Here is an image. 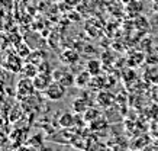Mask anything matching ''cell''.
I'll return each instance as SVG.
<instances>
[{"mask_svg": "<svg viewBox=\"0 0 158 151\" xmlns=\"http://www.w3.org/2000/svg\"><path fill=\"white\" fill-rule=\"evenodd\" d=\"M45 94L49 100H61L64 96H65V86L61 84L60 82L54 80L52 83L49 84V87L45 90Z\"/></svg>", "mask_w": 158, "mask_h": 151, "instance_id": "6da1fadb", "label": "cell"}, {"mask_svg": "<svg viewBox=\"0 0 158 151\" xmlns=\"http://www.w3.org/2000/svg\"><path fill=\"white\" fill-rule=\"evenodd\" d=\"M34 82V86H35V90L38 92H45L47 89L49 87V84L54 82V77H52V73H38L32 78Z\"/></svg>", "mask_w": 158, "mask_h": 151, "instance_id": "7a4b0ae2", "label": "cell"}, {"mask_svg": "<svg viewBox=\"0 0 158 151\" xmlns=\"http://www.w3.org/2000/svg\"><path fill=\"white\" fill-rule=\"evenodd\" d=\"M35 90V86H34V82L32 78L29 77H25L22 78L19 83H18V93H19V98L23 99V98H29Z\"/></svg>", "mask_w": 158, "mask_h": 151, "instance_id": "3957f363", "label": "cell"}, {"mask_svg": "<svg viewBox=\"0 0 158 151\" xmlns=\"http://www.w3.org/2000/svg\"><path fill=\"white\" fill-rule=\"evenodd\" d=\"M60 60H61L64 64H67V65H73V64H76L77 61L80 60V54H78V51H76L74 48H68V49H65V51L61 52Z\"/></svg>", "mask_w": 158, "mask_h": 151, "instance_id": "277c9868", "label": "cell"}, {"mask_svg": "<svg viewBox=\"0 0 158 151\" xmlns=\"http://www.w3.org/2000/svg\"><path fill=\"white\" fill-rule=\"evenodd\" d=\"M96 100H97V105H100L102 107H110L115 103L116 98L109 92H100V93H97Z\"/></svg>", "mask_w": 158, "mask_h": 151, "instance_id": "5b68a950", "label": "cell"}, {"mask_svg": "<svg viewBox=\"0 0 158 151\" xmlns=\"http://www.w3.org/2000/svg\"><path fill=\"white\" fill-rule=\"evenodd\" d=\"M76 119L77 118H74L73 113L65 112L60 116V125H61V128H64V129H70L71 127L76 125Z\"/></svg>", "mask_w": 158, "mask_h": 151, "instance_id": "8992f818", "label": "cell"}, {"mask_svg": "<svg viewBox=\"0 0 158 151\" xmlns=\"http://www.w3.org/2000/svg\"><path fill=\"white\" fill-rule=\"evenodd\" d=\"M90 107V105H89V100H86V99H76L74 102H73V111L77 113V115H83V113L86 112L87 109Z\"/></svg>", "mask_w": 158, "mask_h": 151, "instance_id": "52a82bcc", "label": "cell"}, {"mask_svg": "<svg viewBox=\"0 0 158 151\" xmlns=\"http://www.w3.org/2000/svg\"><path fill=\"white\" fill-rule=\"evenodd\" d=\"M100 68H102V63L96 58H91L86 63V71H89L91 76H99Z\"/></svg>", "mask_w": 158, "mask_h": 151, "instance_id": "ba28073f", "label": "cell"}, {"mask_svg": "<svg viewBox=\"0 0 158 151\" xmlns=\"http://www.w3.org/2000/svg\"><path fill=\"white\" fill-rule=\"evenodd\" d=\"M20 58H22V57H19V55L16 57V55H13V54H10L6 65H7L12 71H22V63H20Z\"/></svg>", "mask_w": 158, "mask_h": 151, "instance_id": "9c48e42d", "label": "cell"}, {"mask_svg": "<svg viewBox=\"0 0 158 151\" xmlns=\"http://www.w3.org/2000/svg\"><path fill=\"white\" fill-rule=\"evenodd\" d=\"M109 127V121L103 116H99L97 119H94L93 122H90V129L91 131H102V129H106Z\"/></svg>", "mask_w": 158, "mask_h": 151, "instance_id": "30bf717a", "label": "cell"}, {"mask_svg": "<svg viewBox=\"0 0 158 151\" xmlns=\"http://www.w3.org/2000/svg\"><path fill=\"white\" fill-rule=\"evenodd\" d=\"M90 80H91V74L84 70V71H81V73L76 77V86H78V87H86L87 84L90 83Z\"/></svg>", "mask_w": 158, "mask_h": 151, "instance_id": "8fae6325", "label": "cell"}, {"mask_svg": "<svg viewBox=\"0 0 158 151\" xmlns=\"http://www.w3.org/2000/svg\"><path fill=\"white\" fill-rule=\"evenodd\" d=\"M61 84H64L65 87H71V86H74L76 84V77H74V74L70 73V71H64V74H62L61 77H60V80H58Z\"/></svg>", "mask_w": 158, "mask_h": 151, "instance_id": "7c38bea8", "label": "cell"}, {"mask_svg": "<svg viewBox=\"0 0 158 151\" xmlns=\"http://www.w3.org/2000/svg\"><path fill=\"white\" fill-rule=\"evenodd\" d=\"M83 115H84V116H83V118H84V121L90 124V122H93L94 119H97L99 116H102V112L99 111V109H97V107H91L90 106L86 111V112L83 113Z\"/></svg>", "mask_w": 158, "mask_h": 151, "instance_id": "4fadbf2b", "label": "cell"}, {"mask_svg": "<svg viewBox=\"0 0 158 151\" xmlns=\"http://www.w3.org/2000/svg\"><path fill=\"white\" fill-rule=\"evenodd\" d=\"M84 150L86 151H102V150H105V145H102L96 138H91L89 141L86 140V147H84Z\"/></svg>", "mask_w": 158, "mask_h": 151, "instance_id": "5bb4252c", "label": "cell"}, {"mask_svg": "<svg viewBox=\"0 0 158 151\" xmlns=\"http://www.w3.org/2000/svg\"><path fill=\"white\" fill-rule=\"evenodd\" d=\"M44 57L45 54L41 52V51H32V52L28 55V63H32L35 65H39V63L44 61Z\"/></svg>", "mask_w": 158, "mask_h": 151, "instance_id": "9a60e30c", "label": "cell"}, {"mask_svg": "<svg viewBox=\"0 0 158 151\" xmlns=\"http://www.w3.org/2000/svg\"><path fill=\"white\" fill-rule=\"evenodd\" d=\"M22 73L26 76V77H31V78H34L36 74L39 73L38 70H36V65L32 63H28V64H25L23 67H22Z\"/></svg>", "mask_w": 158, "mask_h": 151, "instance_id": "2e32d148", "label": "cell"}, {"mask_svg": "<svg viewBox=\"0 0 158 151\" xmlns=\"http://www.w3.org/2000/svg\"><path fill=\"white\" fill-rule=\"evenodd\" d=\"M16 52H18V55L19 57H28L29 54H31V51H29V48L26 47V45L23 44V42H20L19 45H16Z\"/></svg>", "mask_w": 158, "mask_h": 151, "instance_id": "e0dca14e", "label": "cell"}, {"mask_svg": "<svg viewBox=\"0 0 158 151\" xmlns=\"http://www.w3.org/2000/svg\"><path fill=\"white\" fill-rule=\"evenodd\" d=\"M39 138H41L39 135H35L32 140H29L28 141V145L34 147V148H36V150H41V148H42V140L39 141Z\"/></svg>", "mask_w": 158, "mask_h": 151, "instance_id": "ac0fdd59", "label": "cell"}, {"mask_svg": "<svg viewBox=\"0 0 158 151\" xmlns=\"http://www.w3.org/2000/svg\"><path fill=\"white\" fill-rule=\"evenodd\" d=\"M18 151H36V148H34V147L28 145V147H20Z\"/></svg>", "mask_w": 158, "mask_h": 151, "instance_id": "d6986e66", "label": "cell"}]
</instances>
